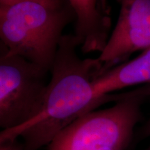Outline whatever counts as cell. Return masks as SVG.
<instances>
[{
    "mask_svg": "<svg viewBox=\"0 0 150 150\" xmlns=\"http://www.w3.org/2000/svg\"><path fill=\"white\" fill-rule=\"evenodd\" d=\"M74 34L63 35L54 63L44 104L39 115L24 126L3 130L0 142L22 137L24 150H38L47 145L58 133L84 114L106 102H116L124 93L99 97L93 81L101 72L96 59H81Z\"/></svg>",
    "mask_w": 150,
    "mask_h": 150,
    "instance_id": "obj_1",
    "label": "cell"
},
{
    "mask_svg": "<svg viewBox=\"0 0 150 150\" xmlns=\"http://www.w3.org/2000/svg\"><path fill=\"white\" fill-rule=\"evenodd\" d=\"M74 20L68 3L59 8L32 1L0 6V47L50 72L63 30Z\"/></svg>",
    "mask_w": 150,
    "mask_h": 150,
    "instance_id": "obj_2",
    "label": "cell"
},
{
    "mask_svg": "<svg viewBox=\"0 0 150 150\" xmlns=\"http://www.w3.org/2000/svg\"><path fill=\"white\" fill-rule=\"evenodd\" d=\"M150 97V85L125 93L115 105L84 114L56 134L47 150H126Z\"/></svg>",
    "mask_w": 150,
    "mask_h": 150,
    "instance_id": "obj_3",
    "label": "cell"
},
{
    "mask_svg": "<svg viewBox=\"0 0 150 150\" xmlns=\"http://www.w3.org/2000/svg\"><path fill=\"white\" fill-rule=\"evenodd\" d=\"M50 71L0 47V126L13 130L39 115Z\"/></svg>",
    "mask_w": 150,
    "mask_h": 150,
    "instance_id": "obj_4",
    "label": "cell"
},
{
    "mask_svg": "<svg viewBox=\"0 0 150 150\" xmlns=\"http://www.w3.org/2000/svg\"><path fill=\"white\" fill-rule=\"evenodd\" d=\"M120 13L115 28L97 56L100 75L150 48V0H117Z\"/></svg>",
    "mask_w": 150,
    "mask_h": 150,
    "instance_id": "obj_5",
    "label": "cell"
},
{
    "mask_svg": "<svg viewBox=\"0 0 150 150\" xmlns=\"http://www.w3.org/2000/svg\"><path fill=\"white\" fill-rule=\"evenodd\" d=\"M75 17L74 36L85 54L100 52L112 27L108 0H67Z\"/></svg>",
    "mask_w": 150,
    "mask_h": 150,
    "instance_id": "obj_6",
    "label": "cell"
},
{
    "mask_svg": "<svg viewBox=\"0 0 150 150\" xmlns=\"http://www.w3.org/2000/svg\"><path fill=\"white\" fill-rule=\"evenodd\" d=\"M93 85L97 95L102 98L111 97L112 92L125 88L150 85V48L99 75Z\"/></svg>",
    "mask_w": 150,
    "mask_h": 150,
    "instance_id": "obj_7",
    "label": "cell"
},
{
    "mask_svg": "<svg viewBox=\"0 0 150 150\" xmlns=\"http://www.w3.org/2000/svg\"><path fill=\"white\" fill-rule=\"evenodd\" d=\"M25 1L40 3L41 4L52 7V8H59L67 3L65 2L64 0H0V6L11 5L17 3L25 2Z\"/></svg>",
    "mask_w": 150,
    "mask_h": 150,
    "instance_id": "obj_8",
    "label": "cell"
},
{
    "mask_svg": "<svg viewBox=\"0 0 150 150\" xmlns=\"http://www.w3.org/2000/svg\"><path fill=\"white\" fill-rule=\"evenodd\" d=\"M0 150H24V147L16 139L8 140L0 142Z\"/></svg>",
    "mask_w": 150,
    "mask_h": 150,
    "instance_id": "obj_9",
    "label": "cell"
},
{
    "mask_svg": "<svg viewBox=\"0 0 150 150\" xmlns=\"http://www.w3.org/2000/svg\"><path fill=\"white\" fill-rule=\"evenodd\" d=\"M150 136V118L149 120L147 122V123L144 125L143 127L138 131V134L137 135L136 137H135L134 140L135 143L136 141H140L144 138H148Z\"/></svg>",
    "mask_w": 150,
    "mask_h": 150,
    "instance_id": "obj_10",
    "label": "cell"
}]
</instances>
